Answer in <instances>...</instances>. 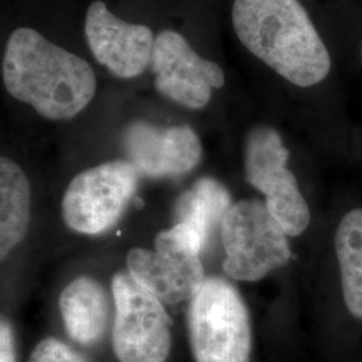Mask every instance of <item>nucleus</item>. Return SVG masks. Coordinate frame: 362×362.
Listing matches in <instances>:
<instances>
[{
  "instance_id": "nucleus-1",
  "label": "nucleus",
  "mask_w": 362,
  "mask_h": 362,
  "mask_svg": "<svg viewBox=\"0 0 362 362\" xmlns=\"http://www.w3.org/2000/svg\"><path fill=\"white\" fill-rule=\"evenodd\" d=\"M1 77L15 100L54 121L77 116L97 90V78L88 61L30 27L16 28L7 40Z\"/></svg>"
},
{
  "instance_id": "nucleus-2",
  "label": "nucleus",
  "mask_w": 362,
  "mask_h": 362,
  "mask_svg": "<svg viewBox=\"0 0 362 362\" xmlns=\"http://www.w3.org/2000/svg\"><path fill=\"white\" fill-rule=\"evenodd\" d=\"M236 37L276 74L299 88L327 77L332 59L299 0H233Z\"/></svg>"
},
{
  "instance_id": "nucleus-3",
  "label": "nucleus",
  "mask_w": 362,
  "mask_h": 362,
  "mask_svg": "<svg viewBox=\"0 0 362 362\" xmlns=\"http://www.w3.org/2000/svg\"><path fill=\"white\" fill-rule=\"evenodd\" d=\"M189 302L187 326L194 361L250 362L251 322L238 290L209 276Z\"/></svg>"
},
{
  "instance_id": "nucleus-4",
  "label": "nucleus",
  "mask_w": 362,
  "mask_h": 362,
  "mask_svg": "<svg viewBox=\"0 0 362 362\" xmlns=\"http://www.w3.org/2000/svg\"><path fill=\"white\" fill-rule=\"evenodd\" d=\"M220 233L226 250L223 269L233 279L255 282L291 258L287 233L258 200L233 204Z\"/></svg>"
},
{
  "instance_id": "nucleus-5",
  "label": "nucleus",
  "mask_w": 362,
  "mask_h": 362,
  "mask_svg": "<svg viewBox=\"0 0 362 362\" xmlns=\"http://www.w3.org/2000/svg\"><path fill=\"white\" fill-rule=\"evenodd\" d=\"M115 322L112 345L121 362H165L172 348L170 318L161 300L129 272L112 281Z\"/></svg>"
},
{
  "instance_id": "nucleus-6",
  "label": "nucleus",
  "mask_w": 362,
  "mask_h": 362,
  "mask_svg": "<svg viewBox=\"0 0 362 362\" xmlns=\"http://www.w3.org/2000/svg\"><path fill=\"white\" fill-rule=\"evenodd\" d=\"M155 251L133 248L128 254L129 274L161 302L191 300L206 281L199 255L202 242L181 224L156 236Z\"/></svg>"
},
{
  "instance_id": "nucleus-7",
  "label": "nucleus",
  "mask_w": 362,
  "mask_h": 362,
  "mask_svg": "<svg viewBox=\"0 0 362 362\" xmlns=\"http://www.w3.org/2000/svg\"><path fill=\"white\" fill-rule=\"evenodd\" d=\"M288 151L276 130L259 125L246 140L245 167L248 182L266 196V207L285 233L298 236L310 223V211L287 168Z\"/></svg>"
},
{
  "instance_id": "nucleus-8",
  "label": "nucleus",
  "mask_w": 362,
  "mask_h": 362,
  "mask_svg": "<svg viewBox=\"0 0 362 362\" xmlns=\"http://www.w3.org/2000/svg\"><path fill=\"white\" fill-rule=\"evenodd\" d=\"M140 173L129 161H109L77 175L66 189V224L81 233L97 235L112 228L137 189Z\"/></svg>"
},
{
  "instance_id": "nucleus-9",
  "label": "nucleus",
  "mask_w": 362,
  "mask_h": 362,
  "mask_svg": "<svg viewBox=\"0 0 362 362\" xmlns=\"http://www.w3.org/2000/svg\"><path fill=\"white\" fill-rule=\"evenodd\" d=\"M151 67L161 95L188 109H203L212 89L224 85V71L214 61L194 52L181 34L164 30L155 39Z\"/></svg>"
},
{
  "instance_id": "nucleus-10",
  "label": "nucleus",
  "mask_w": 362,
  "mask_h": 362,
  "mask_svg": "<svg viewBox=\"0 0 362 362\" xmlns=\"http://www.w3.org/2000/svg\"><path fill=\"white\" fill-rule=\"evenodd\" d=\"M85 37L95 61L115 77H139L151 65L153 31L117 18L101 0L93 1L88 8Z\"/></svg>"
},
{
  "instance_id": "nucleus-11",
  "label": "nucleus",
  "mask_w": 362,
  "mask_h": 362,
  "mask_svg": "<svg viewBox=\"0 0 362 362\" xmlns=\"http://www.w3.org/2000/svg\"><path fill=\"white\" fill-rule=\"evenodd\" d=\"M122 146L130 164L152 179L187 173L202 157L199 136L188 125L160 128L134 121L124 130Z\"/></svg>"
},
{
  "instance_id": "nucleus-12",
  "label": "nucleus",
  "mask_w": 362,
  "mask_h": 362,
  "mask_svg": "<svg viewBox=\"0 0 362 362\" xmlns=\"http://www.w3.org/2000/svg\"><path fill=\"white\" fill-rule=\"evenodd\" d=\"M59 310L67 334L79 345H95L104 337L110 303L97 281L81 276L66 286L59 297Z\"/></svg>"
},
{
  "instance_id": "nucleus-13",
  "label": "nucleus",
  "mask_w": 362,
  "mask_h": 362,
  "mask_svg": "<svg viewBox=\"0 0 362 362\" xmlns=\"http://www.w3.org/2000/svg\"><path fill=\"white\" fill-rule=\"evenodd\" d=\"M30 220V184L26 173L7 157L0 160V255L18 246Z\"/></svg>"
},
{
  "instance_id": "nucleus-14",
  "label": "nucleus",
  "mask_w": 362,
  "mask_h": 362,
  "mask_svg": "<svg viewBox=\"0 0 362 362\" xmlns=\"http://www.w3.org/2000/svg\"><path fill=\"white\" fill-rule=\"evenodd\" d=\"M231 207V197L223 184L208 177L200 179L177 200L176 223L188 227L207 245L208 238L221 227Z\"/></svg>"
},
{
  "instance_id": "nucleus-15",
  "label": "nucleus",
  "mask_w": 362,
  "mask_h": 362,
  "mask_svg": "<svg viewBox=\"0 0 362 362\" xmlns=\"http://www.w3.org/2000/svg\"><path fill=\"white\" fill-rule=\"evenodd\" d=\"M336 252L345 305L362 320V208L348 212L336 233Z\"/></svg>"
},
{
  "instance_id": "nucleus-16",
  "label": "nucleus",
  "mask_w": 362,
  "mask_h": 362,
  "mask_svg": "<svg viewBox=\"0 0 362 362\" xmlns=\"http://www.w3.org/2000/svg\"><path fill=\"white\" fill-rule=\"evenodd\" d=\"M28 362H89L77 350L57 338H45L33 349Z\"/></svg>"
},
{
  "instance_id": "nucleus-17",
  "label": "nucleus",
  "mask_w": 362,
  "mask_h": 362,
  "mask_svg": "<svg viewBox=\"0 0 362 362\" xmlns=\"http://www.w3.org/2000/svg\"><path fill=\"white\" fill-rule=\"evenodd\" d=\"M0 362H16L13 329L6 320H1L0 324Z\"/></svg>"
}]
</instances>
